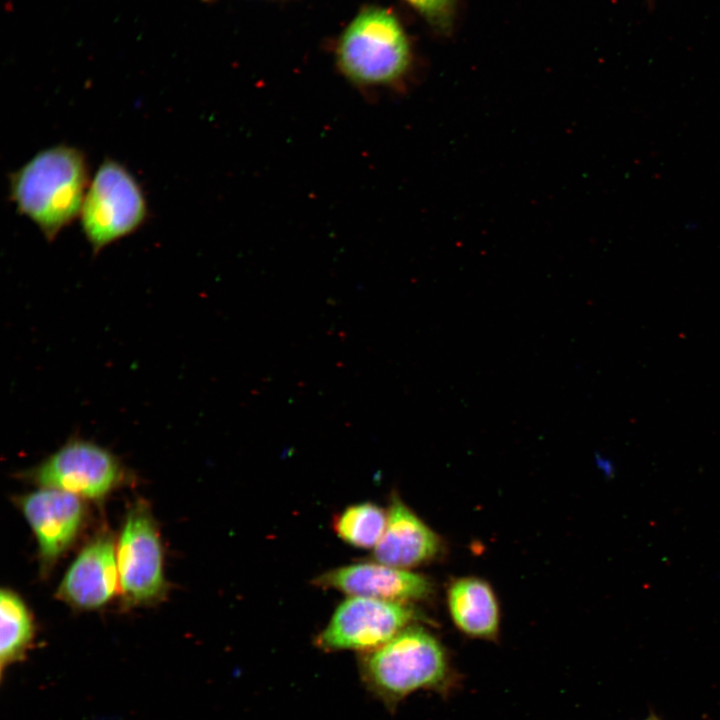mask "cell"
Returning a JSON list of instances; mask_svg holds the SVG:
<instances>
[{"label": "cell", "mask_w": 720, "mask_h": 720, "mask_svg": "<svg viewBox=\"0 0 720 720\" xmlns=\"http://www.w3.org/2000/svg\"><path fill=\"white\" fill-rule=\"evenodd\" d=\"M0 615V666L3 674L6 667L21 661L31 648L35 622L26 602L10 588L1 589Z\"/></svg>", "instance_id": "4fadbf2b"}, {"label": "cell", "mask_w": 720, "mask_h": 720, "mask_svg": "<svg viewBox=\"0 0 720 720\" xmlns=\"http://www.w3.org/2000/svg\"><path fill=\"white\" fill-rule=\"evenodd\" d=\"M411 60L398 19L379 7L363 9L346 27L336 48L341 72L362 86H387L401 79Z\"/></svg>", "instance_id": "3957f363"}, {"label": "cell", "mask_w": 720, "mask_h": 720, "mask_svg": "<svg viewBox=\"0 0 720 720\" xmlns=\"http://www.w3.org/2000/svg\"><path fill=\"white\" fill-rule=\"evenodd\" d=\"M119 589L123 608L150 606L165 598L164 550L150 505L133 502L116 545Z\"/></svg>", "instance_id": "5b68a950"}, {"label": "cell", "mask_w": 720, "mask_h": 720, "mask_svg": "<svg viewBox=\"0 0 720 720\" xmlns=\"http://www.w3.org/2000/svg\"><path fill=\"white\" fill-rule=\"evenodd\" d=\"M646 720H659V719H657V718H655V717H651V718H648V719H646Z\"/></svg>", "instance_id": "2e32d148"}, {"label": "cell", "mask_w": 720, "mask_h": 720, "mask_svg": "<svg viewBox=\"0 0 720 720\" xmlns=\"http://www.w3.org/2000/svg\"><path fill=\"white\" fill-rule=\"evenodd\" d=\"M23 476L39 488H52L84 500L101 501L120 487L128 472L107 448L83 438H71Z\"/></svg>", "instance_id": "8992f818"}, {"label": "cell", "mask_w": 720, "mask_h": 720, "mask_svg": "<svg viewBox=\"0 0 720 720\" xmlns=\"http://www.w3.org/2000/svg\"><path fill=\"white\" fill-rule=\"evenodd\" d=\"M313 582L350 596L399 603L424 599L432 592V584L425 576L377 561L338 567L319 575Z\"/></svg>", "instance_id": "30bf717a"}, {"label": "cell", "mask_w": 720, "mask_h": 720, "mask_svg": "<svg viewBox=\"0 0 720 720\" xmlns=\"http://www.w3.org/2000/svg\"><path fill=\"white\" fill-rule=\"evenodd\" d=\"M89 183L84 153L61 144L38 152L13 172L9 192L19 213L53 241L80 215Z\"/></svg>", "instance_id": "6da1fadb"}, {"label": "cell", "mask_w": 720, "mask_h": 720, "mask_svg": "<svg viewBox=\"0 0 720 720\" xmlns=\"http://www.w3.org/2000/svg\"><path fill=\"white\" fill-rule=\"evenodd\" d=\"M438 535L398 496L387 510V523L374 548V559L389 566L410 569L433 559L440 551Z\"/></svg>", "instance_id": "8fae6325"}, {"label": "cell", "mask_w": 720, "mask_h": 720, "mask_svg": "<svg viewBox=\"0 0 720 720\" xmlns=\"http://www.w3.org/2000/svg\"><path fill=\"white\" fill-rule=\"evenodd\" d=\"M417 613L407 603L350 596L338 605L314 639L326 652L375 649L412 625Z\"/></svg>", "instance_id": "52a82bcc"}, {"label": "cell", "mask_w": 720, "mask_h": 720, "mask_svg": "<svg viewBox=\"0 0 720 720\" xmlns=\"http://www.w3.org/2000/svg\"><path fill=\"white\" fill-rule=\"evenodd\" d=\"M116 544L106 529L92 536L66 570L56 597L81 611L106 606L119 586Z\"/></svg>", "instance_id": "9c48e42d"}, {"label": "cell", "mask_w": 720, "mask_h": 720, "mask_svg": "<svg viewBox=\"0 0 720 720\" xmlns=\"http://www.w3.org/2000/svg\"><path fill=\"white\" fill-rule=\"evenodd\" d=\"M205 1H211V0H205Z\"/></svg>", "instance_id": "e0dca14e"}, {"label": "cell", "mask_w": 720, "mask_h": 720, "mask_svg": "<svg viewBox=\"0 0 720 720\" xmlns=\"http://www.w3.org/2000/svg\"><path fill=\"white\" fill-rule=\"evenodd\" d=\"M450 616L464 634L493 640L499 631V606L491 586L477 577L454 580L448 587Z\"/></svg>", "instance_id": "7c38bea8"}, {"label": "cell", "mask_w": 720, "mask_h": 720, "mask_svg": "<svg viewBox=\"0 0 720 720\" xmlns=\"http://www.w3.org/2000/svg\"><path fill=\"white\" fill-rule=\"evenodd\" d=\"M15 504L36 538L40 571L46 575L82 532L87 520L84 499L65 491L40 488L17 496Z\"/></svg>", "instance_id": "ba28073f"}, {"label": "cell", "mask_w": 720, "mask_h": 720, "mask_svg": "<svg viewBox=\"0 0 720 720\" xmlns=\"http://www.w3.org/2000/svg\"><path fill=\"white\" fill-rule=\"evenodd\" d=\"M359 671L366 688L390 710L416 691L446 696L458 683L441 642L413 624L383 645L363 652Z\"/></svg>", "instance_id": "7a4b0ae2"}, {"label": "cell", "mask_w": 720, "mask_h": 720, "mask_svg": "<svg viewBox=\"0 0 720 720\" xmlns=\"http://www.w3.org/2000/svg\"><path fill=\"white\" fill-rule=\"evenodd\" d=\"M387 512L371 502L345 508L333 519V529L344 542L362 549L375 548L382 538Z\"/></svg>", "instance_id": "5bb4252c"}, {"label": "cell", "mask_w": 720, "mask_h": 720, "mask_svg": "<svg viewBox=\"0 0 720 720\" xmlns=\"http://www.w3.org/2000/svg\"><path fill=\"white\" fill-rule=\"evenodd\" d=\"M431 25L447 30L454 15L455 0H404Z\"/></svg>", "instance_id": "9a60e30c"}, {"label": "cell", "mask_w": 720, "mask_h": 720, "mask_svg": "<svg viewBox=\"0 0 720 720\" xmlns=\"http://www.w3.org/2000/svg\"><path fill=\"white\" fill-rule=\"evenodd\" d=\"M93 253L137 231L148 217L142 188L119 162L105 159L89 183L80 212Z\"/></svg>", "instance_id": "277c9868"}]
</instances>
